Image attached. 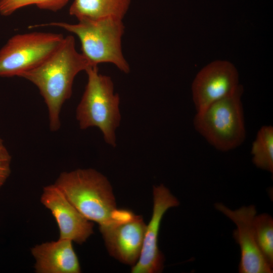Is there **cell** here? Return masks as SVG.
<instances>
[{
    "label": "cell",
    "instance_id": "8fae6325",
    "mask_svg": "<svg viewBox=\"0 0 273 273\" xmlns=\"http://www.w3.org/2000/svg\"><path fill=\"white\" fill-rule=\"evenodd\" d=\"M40 201L56 221L59 238L82 244L93 234V222L83 216L54 184L43 188Z\"/></svg>",
    "mask_w": 273,
    "mask_h": 273
},
{
    "label": "cell",
    "instance_id": "6da1fadb",
    "mask_svg": "<svg viewBox=\"0 0 273 273\" xmlns=\"http://www.w3.org/2000/svg\"><path fill=\"white\" fill-rule=\"evenodd\" d=\"M90 66L77 51L74 36L68 35L42 63L19 76L38 89L47 106L51 131H56L60 128L61 110L71 97L75 77Z\"/></svg>",
    "mask_w": 273,
    "mask_h": 273
},
{
    "label": "cell",
    "instance_id": "5bb4252c",
    "mask_svg": "<svg viewBox=\"0 0 273 273\" xmlns=\"http://www.w3.org/2000/svg\"><path fill=\"white\" fill-rule=\"evenodd\" d=\"M252 162L258 168L273 172V127L262 126L257 133L251 150Z\"/></svg>",
    "mask_w": 273,
    "mask_h": 273
},
{
    "label": "cell",
    "instance_id": "3957f363",
    "mask_svg": "<svg viewBox=\"0 0 273 273\" xmlns=\"http://www.w3.org/2000/svg\"><path fill=\"white\" fill-rule=\"evenodd\" d=\"M53 26L62 28L77 36L81 54L91 66L111 63L125 73L130 66L122 50V37L125 26L122 19L105 18L97 20H78L75 24L51 22L29 27Z\"/></svg>",
    "mask_w": 273,
    "mask_h": 273
},
{
    "label": "cell",
    "instance_id": "277c9868",
    "mask_svg": "<svg viewBox=\"0 0 273 273\" xmlns=\"http://www.w3.org/2000/svg\"><path fill=\"white\" fill-rule=\"evenodd\" d=\"M87 81L76 109V118L81 129L96 127L105 142L116 146V130L121 121L120 97L114 92L111 78L100 73L98 66H90L85 71Z\"/></svg>",
    "mask_w": 273,
    "mask_h": 273
},
{
    "label": "cell",
    "instance_id": "5b68a950",
    "mask_svg": "<svg viewBox=\"0 0 273 273\" xmlns=\"http://www.w3.org/2000/svg\"><path fill=\"white\" fill-rule=\"evenodd\" d=\"M240 85L231 94L197 112L193 120L195 129L211 146L221 151L240 146L246 137Z\"/></svg>",
    "mask_w": 273,
    "mask_h": 273
},
{
    "label": "cell",
    "instance_id": "52a82bcc",
    "mask_svg": "<svg viewBox=\"0 0 273 273\" xmlns=\"http://www.w3.org/2000/svg\"><path fill=\"white\" fill-rule=\"evenodd\" d=\"M115 220L99 226L109 254L123 263L134 265L142 251L147 225L141 215L120 209Z\"/></svg>",
    "mask_w": 273,
    "mask_h": 273
},
{
    "label": "cell",
    "instance_id": "4fadbf2b",
    "mask_svg": "<svg viewBox=\"0 0 273 273\" xmlns=\"http://www.w3.org/2000/svg\"><path fill=\"white\" fill-rule=\"evenodd\" d=\"M130 4V0H74L69 12L78 21L109 17L123 20Z\"/></svg>",
    "mask_w": 273,
    "mask_h": 273
},
{
    "label": "cell",
    "instance_id": "9c48e42d",
    "mask_svg": "<svg viewBox=\"0 0 273 273\" xmlns=\"http://www.w3.org/2000/svg\"><path fill=\"white\" fill-rule=\"evenodd\" d=\"M240 85L235 66L226 60H215L204 66L192 84L193 100L197 112L231 94Z\"/></svg>",
    "mask_w": 273,
    "mask_h": 273
},
{
    "label": "cell",
    "instance_id": "e0dca14e",
    "mask_svg": "<svg viewBox=\"0 0 273 273\" xmlns=\"http://www.w3.org/2000/svg\"><path fill=\"white\" fill-rule=\"evenodd\" d=\"M11 156L0 138V188L9 177L11 169Z\"/></svg>",
    "mask_w": 273,
    "mask_h": 273
},
{
    "label": "cell",
    "instance_id": "8992f818",
    "mask_svg": "<svg viewBox=\"0 0 273 273\" xmlns=\"http://www.w3.org/2000/svg\"><path fill=\"white\" fill-rule=\"evenodd\" d=\"M61 33L31 32L10 38L0 49V77L18 76L46 60L61 44Z\"/></svg>",
    "mask_w": 273,
    "mask_h": 273
},
{
    "label": "cell",
    "instance_id": "7a4b0ae2",
    "mask_svg": "<svg viewBox=\"0 0 273 273\" xmlns=\"http://www.w3.org/2000/svg\"><path fill=\"white\" fill-rule=\"evenodd\" d=\"M54 185L88 220L107 225L118 215L112 186L97 170L77 169L62 172Z\"/></svg>",
    "mask_w": 273,
    "mask_h": 273
},
{
    "label": "cell",
    "instance_id": "7c38bea8",
    "mask_svg": "<svg viewBox=\"0 0 273 273\" xmlns=\"http://www.w3.org/2000/svg\"><path fill=\"white\" fill-rule=\"evenodd\" d=\"M68 239L46 242L31 248L36 273H80V263L72 244Z\"/></svg>",
    "mask_w": 273,
    "mask_h": 273
},
{
    "label": "cell",
    "instance_id": "30bf717a",
    "mask_svg": "<svg viewBox=\"0 0 273 273\" xmlns=\"http://www.w3.org/2000/svg\"><path fill=\"white\" fill-rule=\"evenodd\" d=\"M153 196L152 217L146 227L139 259L132 266V273H159L164 268V255L158 245L160 225L165 213L179 206V201L163 184L153 186Z\"/></svg>",
    "mask_w": 273,
    "mask_h": 273
},
{
    "label": "cell",
    "instance_id": "ba28073f",
    "mask_svg": "<svg viewBox=\"0 0 273 273\" xmlns=\"http://www.w3.org/2000/svg\"><path fill=\"white\" fill-rule=\"evenodd\" d=\"M215 209L232 220L237 226L233 237L241 250L239 265L240 273H272V268L261 253L256 240L254 219L256 215L254 205L232 210L221 203L214 204Z\"/></svg>",
    "mask_w": 273,
    "mask_h": 273
},
{
    "label": "cell",
    "instance_id": "2e32d148",
    "mask_svg": "<svg viewBox=\"0 0 273 273\" xmlns=\"http://www.w3.org/2000/svg\"><path fill=\"white\" fill-rule=\"evenodd\" d=\"M69 0H0V14L12 15L16 11L29 6L35 5L45 10L57 12L63 8Z\"/></svg>",
    "mask_w": 273,
    "mask_h": 273
},
{
    "label": "cell",
    "instance_id": "9a60e30c",
    "mask_svg": "<svg viewBox=\"0 0 273 273\" xmlns=\"http://www.w3.org/2000/svg\"><path fill=\"white\" fill-rule=\"evenodd\" d=\"M254 228L258 246L268 263L273 267V219L268 214L256 215Z\"/></svg>",
    "mask_w": 273,
    "mask_h": 273
}]
</instances>
